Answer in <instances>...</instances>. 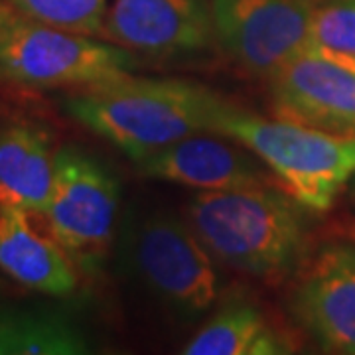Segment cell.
Segmentation results:
<instances>
[{"mask_svg":"<svg viewBox=\"0 0 355 355\" xmlns=\"http://www.w3.org/2000/svg\"><path fill=\"white\" fill-rule=\"evenodd\" d=\"M135 166L140 176L174 182L198 191L280 186L259 156L237 140L217 132L178 140L142 156Z\"/></svg>","mask_w":355,"mask_h":355,"instance_id":"10","label":"cell"},{"mask_svg":"<svg viewBox=\"0 0 355 355\" xmlns=\"http://www.w3.org/2000/svg\"><path fill=\"white\" fill-rule=\"evenodd\" d=\"M314 0H211L219 48L249 76L275 79L310 48Z\"/></svg>","mask_w":355,"mask_h":355,"instance_id":"7","label":"cell"},{"mask_svg":"<svg viewBox=\"0 0 355 355\" xmlns=\"http://www.w3.org/2000/svg\"><path fill=\"white\" fill-rule=\"evenodd\" d=\"M18 18H20V14L14 10L12 4L8 0H0V32H4Z\"/></svg>","mask_w":355,"mask_h":355,"instance_id":"18","label":"cell"},{"mask_svg":"<svg viewBox=\"0 0 355 355\" xmlns=\"http://www.w3.org/2000/svg\"><path fill=\"white\" fill-rule=\"evenodd\" d=\"M123 257L132 277L178 322H196L216 306L221 292L216 259L186 217L166 209L127 217Z\"/></svg>","mask_w":355,"mask_h":355,"instance_id":"4","label":"cell"},{"mask_svg":"<svg viewBox=\"0 0 355 355\" xmlns=\"http://www.w3.org/2000/svg\"><path fill=\"white\" fill-rule=\"evenodd\" d=\"M292 352L294 342L268 322L261 308L243 300L221 306L182 349L186 355H282Z\"/></svg>","mask_w":355,"mask_h":355,"instance_id":"14","label":"cell"},{"mask_svg":"<svg viewBox=\"0 0 355 355\" xmlns=\"http://www.w3.org/2000/svg\"><path fill=\"white\" fill-rule=\"evenodd\" d=\"M51 132L28 116L0 121V203L44 216L55 168Z\"/></svg>","mask_w":355,"mask_h":355,"instance_id":"13","label":"cell"},{"mask_svg":"<svg viewBox=\"0 0 355 355\" xmlns=\"http://www.w3.org/2000/svg\"><path fill=\"white\" fill-rule=\"evenodd\" d=\"M137 53L97 40L18 18L0 32V77L36 89L95 87L132 76Z\"/></svg>","mask_w":355,"mask_h":355,"instance_id":"5","label":"cell"},{"mask_svg":"<svg viewBox=\"0 0 355 355\" xmlns=\"http://www.w3.org/2000/svg\"><path fill=\"white\" fill-rule=\"evenodd\" d=\"M87 334L51 308L0 302V355H85Z\"/></svg>","mask_w":355,"mask_h":355,"instance_id":"15","label":"cell"},{"mask_svg":"<svg viewBox=\"0 0 355 355\" xmlns=\"http://www.w3.org/2000/svg\"><path fill=\"white\" fill-rule=\"evenodd\" d=\"M103 38L150 58H186L216 42L211 2L205 0H111Z\"/></svg>","mask_w":355,"mask_h":355,"instance_id":"9","label":"cell"},{"mask_svg":"<svg viewBox=\"0 0 355 355\" xmlns=\"http://www.w3.org/2000/svg\"><path fill=\"white\" fill-rule=\"evenodd\" d=\"M225 135L259 156L279 184L308 211H328L355 178V139L225 105L217 121Z\"/></svg>","mask_w":355,"mask_h":355,"instance_id":"3","label":"cell"},{"mask_svg":"<svg viewBox=\"0 0 355 355\" xmlns=\"http://www.w3.org/2000/svg\"><path fill=\"white\" fill-rule=\"evenodd\" d=\"M121 184L95 156L58 148L44 219L53 239L85 275H99L111 251Z\"/></svg>","mask_w":355,"mask_h":355,"instance_id":"6","label":"cell"},{"mask_svg":"<svg viewBox=\"0 0 355 355\" xmlns=\"http://www.w3.org/2000/svg\"><path fill=\"white\" fill-rule=\"evenodd\" d=\"M26 20L85 36H103L109 0H8Z\"/></svg>","mask_w":355,"mask_h":355,"instance_id":"17","label":"cell"},{"mask_svg":"<svg viewBox=\"0 0 355 355\" xmlns=\"http://www.w3.org/2000/svg\"><path fill=\"white\" fill-rule=\"evenodd\" d=\"M288 310L328 354L355 355V245L326 243L294 272Z\"/></svg>","mask_w":355,"mask_h":355,"instance_id":"8","label":"cell"},{"mask_svg":"<svg viewBox=\"0 0 355 355\" xmlns=\"http://www.w3.org/2000/svg\"><path fill=\"white\" fill-rule=\"evenodd\" d=\"M275 119L355 139V73L304 51L270 79Z\"/></svg>","mask_w":355,"mask_h":355,"instance_id":"11","label":"cell"},{"mask_svg":"<svg viewBox=\"0 0 355 355\" xmlns=\"http://www.w3.org/2000/svg\"><path fill=\"white\" fill-rule=\"evenodd\" d=\"M354 180H355V178H354Z\"/></svg>","mask_w":355,"mask_h":355,"instance_id":"19","label":"cell"},{"mask_svg":"<svg viewBox=\"0 0 355 355\" xmlns=\"http://www.w3.org/2000/svg\"><path fill=\"white\" fill-rule=\"evenodd\" d=\"M225 105L203 85L168 77L127 76L64 97L65 113L132 162L178 140L217 132Z\"/></svg>","mask_w":355,"mask_h":355,"instance_id":"1","label":"cell"},{"mask_svg":"<svg viewBox=\"0 0 355 355\" xmlns=\"http://www.w3.org/2000/svg\"><path fill=\"white\" fill-rule=\"evenodd\" d=\"M30 217L22 207L0 203V270L40 294H71L79 284L76 263L51 233H40Z\"/></svg>","mask_w":355,"mask_h":355,"instance_id":"12","label":"cell"},{"mask_svg":"<svg viewBox=\"0 0 355 355\" xmlns=\"http://www.w3.org/2000/svg\"><path fill=\"white\" fill-rule=\"evenodd\" d=\"M308 50L355 73V0H326L314 6Z\"/></svg>","mask_w":355,"mask_h":355,"instance_id":"16","label":"cell"},{"mask_svg":"<svg viewBox=\"0 0 355 355\" xmlns=\"http://www.w3.org/2000/svg\"><path fill=\"white\" fill-rule=\"evenodd\" d=\"M302 205L280 186L198 191L184 217L217 265L247 277L280 282L306 259Z\"/></svg>","mask_w":355,"mask_h":355,"instance_id":"2","label":"cell"}]
</instances>
